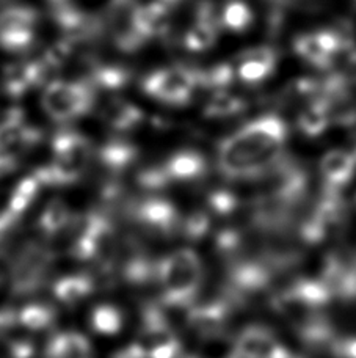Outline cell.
<instances>
[{
  "instance_id": "obj_1",
  "label": "cell",
  "mask_w": 356,
  "mask_h": 358,
  "mask_svg": "<svg viewBox=\"0 0 356 358\" xmlns=\"http://www.w3.org/2000/svg\"><path fill=\"white\" fill-rule=\"evenodd\" d=\"M288 126L276 115H265L225 137L217 148V167L228 179L260 178L281 162Z\"/></svg>"
},
{
  "instance_id": "obj_2",
  "label": "cell",
  "mask_w": 356,
  "mask_h": 358,
  "mask_svg": "<svg viewBox=\"0 0 356 358\" xmlns=\"http://www.w3.org/2000/svg\"><path fill=\"white\" fill-rule=\"evenodd\" d=\"M202 280L201 259L190 248L170 253L157 263V283L165 308H188L198 296Z\"/></svg>"
},
{
  "instance_id": "obj_3",
  "label": "cell",
  "mask_w": 356,
  "mask_h": 358,
  "mask_svg": "<svg viewBox=\"0 0 356 358\" xmlns=\"http://www.w3.org/2000/svg\"><path fill=\"white\" fill-rule=\"evenodd\" d=\"M71 253L80 261H94L101 271L112 273L118 266L119 245L109 215L91 213L73 225Z\"/></svg>"
},
{
  "instance_id": "obj_4",
  "label": "cell",
  "mask_w": 356,
  "mask_h": 358,
  "mask_svg": "<svg viewBox=\"0 0 356 358\" xmlns=\"http://www.w3.org/2000/svg\"><path fill=\"white\" fill-rule=\"evenodd\" d=\"M52 162L35 171L43 185H68L84 176L90 159V145L84 136L71 129L59 131L52 138Z\"/></svg>"
},
{
  "instance_id": "obj_5",
  "label": "cell",
  "mask_w": 356,
  "mask_h": 358,
  "mask_svg": "<svg viewBox=\"0 0 356 358\" xmlns=\"http://www.w3.org/2000/svg\"><path fill=\"white\" fill-rule=\"evenodd\" d=\"M43 107L50 118L68 123L90 112L94 104L93 87L87 82L54 80L43 93Z\"/></svg>"
},
{
  "instance_id": "obj_6",
  "label": "cell",
  "mask_w": 356,
  "mask_h": 358,
  "mask_svg": "<svg viewBox=\"0 0 356 358\" xmlns=\"http://www.w3.org/2000/svg\"><path fill=\"white\" fill-rule=\"evenodd\" d=\"M43 134L25 123L24 113L13 108L0 121V175L8 173L30 150L41 142Z\"/></svg>"
},
{
  "instance_id": "obj_7",
  "label": "cell",
  "mask_w": 356,
  "mask_h": 358,
  "mask_svg": "<svg viewBox=\"0 0 356 358\" xmlns=\"http://www.w3.org/2000/svg\"><path fill=\"white\" fill-rule=\"evenodd\" d=\"M54 264V252L46 245L30 244L17 253L11 266V291L16 296H30L40 291Z\"/></svg>"
},
{
  "instance_id": "obj_8",
  "label": "cell",
  "mask_w": 356,
  "mask_h": 358,
  "mask_svg": "<svg viewBox=\"0 0 356 358\" xmlns=\"http://www.w3.org/2000/svg\"><path fill=\"white\" fill-rule=\"evenodd\" d=\"M127 215L138 228L156 238H171L181 231L182 217L179 210L175 203L161 196H148L132 201L127 206Z\"/></svg>"
},
{
  "instance_id": "obj_9",
  "label": "cell",
  "mask_w": 356,
  "mask_h": 358,
  "mask_svg": "<svg viewBox=\"0 0 356 358\" xmlns=\"http://www.w3.org/2000/svg\"><path fill=\"white\" fill-rule=\"evenodd\" d=\"M198 73L184 66H173L148 74L142 82L143 92L165 104L186 106L198 87Z\"/></svg>"
},
{
  "instance_id": "obj_10",
  "label": "cell",
  "mask_w": 356,
  "mask_h": 358,
  "mask_svg": "<svg viewBox=\"0 0 356 358\" xmlns=\"http://www.w3.org/2000/svg\"><path fill=\"white\" fill-rule=\"evenodd\" d=\"M232 302L228 297L193 303L187 310V327L205 340L223 335V329L231 316Z\"/></svg>"
},
{
  "instance_id": "obj_11",
  "label": "cell",
  "mask_w": 356,
  "mask_h": 358,
  "mask_svg": "<svg viewBox=\"0 0 356 358\" xmlns=\"http://www.w3.org/2000/svg\"><path fill=\"white\" fill-rule=\"evenodd\" d=\"M239 358H294L270 330L250 325L234 341Z\"/></svg>"
},
{
  "instance_id": "obj_12",
  "label": "cell",
  "mask_w": 356,
  "mask_h": 358,
  "mask_svg": "<svg viewBox=\"0 0 356 358\" xmlns=\"http://www.w3.org/2000/svg\"><path fill=\"white\" fill-rule=\"evenodd\" d=\"M161 165L171 185L200 181L209 170L206 157L195 150L176 151L161 162Z\"/></svg>"
},
{
  "instance_id": "obj_13",
  "label": "cell",
  "mask_w": 356,
  "mask_h": 358,
  "mask_svg": "<svg viewBox=\"0 0 356 358\" xmlns=\"http://www.w3.org/2000/svg\"><path fill=\"white\" fill-rule=\"evenodd\" d=\"M157 263L148 252L135 244L132 239L124 248V257L119 261V273L126 283L132 286H146L157 281Z\"/></svg>"
},
{
  "instance_id": "obj_14",
  "label": "cell",
  "mask_w": 356,
  "mask_h": 358,
  "mask_svg": "<svg viewBox=\"0 0 356 358\" xmlns=\"http://www.w3.org/2000/svg\"><path fill=\"white\" fill-rule=\"evenodd\" d=\"M319 169L327 190L341 192L355 176L356 157L344 150H332L322 156Z\"/></svg>"
},
{
  "instance_id": "obj_15",
  "label": "cell",
  "mask_w": 356,
  "mask_h": 358,
  "mask_svg": "<svg viewBox=\"0 0 356 358\" xmlns=\"http://www.w3.org/2000/svg\"><path fill=\"white\" fill-rule=\"evenodd\" d=\"M49 69L40 62L13 63L3 71V90L8 96L19 98L46 79Z\"/></svg>"
},
{
  "instance_id": "obj_16",
  "label": "cell",
  "mask_w": 356,
  "mask_h": 358,
  "mask_svg": "<svg viewBox=\"0 0 356 358\" xmlns=\"http://www.w3.org/2000/svg\"><path fill=\"white\" fill-rule=\"evenodd\" d=\"M140 150L135 143L124 138H110L98 150V161L112 178L123 175L124 171L137 162Z\"/></svg>"
},
{
  "instance_id": "obj_17",
  "label": "cell",
  "mask_w": 356,
  "mask_h": 358,
  "mask_svg": "<svg viewBox=\"0 0 356 358\" xmlns=\"http://www.w3.org/2000/svg\"><path fill=\"white\" fill-rule=\"evenodd\" d=\"M107 126L118 132H131L143 123L144 113L140 107L126 99H110L101 110Z\"/></svg>"
},
{
  "instance_id": "obj_18",
  "label": "cell",
  "mask_w": 356,
  "mask_h": 358,
  "mask_svg": "<svg viewBox=\"0 0 356 358\" xmlns=\"http://www.w3.org/2000/svg\"><path fill=\"white\" fill-rule=\"evenodd\" d=\"M148 358H177L181 355V341L170 325L158 329H143L140 334Z\"/></svg>"
},
{
  "instance_id": "obj_19",
  "label": "cell",
  "mask_w": 356,
  "mask_h": 358,
  "mask_svg": "<svg viewBox=\"0 0 356 358\" xmlns=\"http://www.w3.org/2000/svg\"><path fill=\"white\" fill-rule=\"evenodd\" d=\"M90 341L75 331H63L52 336L46 346V358H91Z\"/></svg>"
},
{
  "instance_id": "obj_20",
  "label": "cell",
  "mask_w": 356,
  "mask_h": 358,
  "mask_svg": "<svg viewBox=\"0 0 356 358\" xmlns=\"http://www.w3.org/2000/svg\"><path fill=\"white\" fill-rule=\"evenodd\" d=\"M276 55L267 48H258L245 55L239 66V78L246 84H258L272 74L275 68Z\"/></svg>"
},
{
  "instance_id": "obj_21",
  "label": "cell",
  "mask_w": 356,
  "mask_h": 358,
  "mask_svg": "<svg viewBox=\"0 0 356 358\" xmlns=\"http://www.w3.org/2000/svg\"><path fill=\"white\" fill-rule=\"evenodd\" d=\"M94 291V283L87 275H69L54 285V296L60 303L73 306L80 303Z\"/></svg>"
},
{
  "instance_id": "obj_22",
  "label": "cell",
  "mask_w": 356,
  "mask_h": 358,
  "mask_svg": "<svg viewBox=\"0 0 356 358\" xmlns=\"http://www.w3.org/2000/svg\"><path fill=\"white\" fill-rule=\"evenodd\" d=\"M73 215L69 210L68 204L60 200V198H54L50 200L46 208L43 209L38 219V229L46 236V238H52V236L60 234L63 229L71 227Z\"/></svg>"
},
{
  "instance_id": "obj_23",
  "label": "cell",
  "mask_w": 356,
  "mask_h": 358,
  "mask_svg": "<svg viewBox=\"0 0 356 358\" xmlns=\"http://www.w3.org/2000/svg\"><path fill=\"white\" fill-rule=\"evenodd\" d=\"M332 113L327 101H313L298 117V129L306 137H319L328 129Z\"/></svg>"
},
{
  "instance_id": "obj_24",
  "label": "cell",
  "mask_w": 356,
  "mask_h": 358,
  "mask_svg": "<svg viewBox=\"0 0 356 358\" xmlns=\"http://www.w3.org/2000/svg\"><path fill=\"white\" fill-rule=\"evenodd\" d=\"M57 311L52 305L36 302L27 303L17 311V322L25 331H43L52 327Z\"/></svg>"
},
{
  "instance_id": "obj_25",
  "label": "cell",
  "mask_w": 356,
  "mask_h": 358,
  "mask_svg": "<svg viewBox=\"0 0 356 358\" xmlns=\"http://www.w3.org/2000/svg\"><path fill=\"white\" fill-rule=\"evenodd\" d=\"M90 325L99 335H118L124 325L123 311L110 303L94 306L90 315Z\"/></svg>"
},
{
  "instance_id": "obj_26",
  "label": "cell",
  "mask_w": 356,
  "mask_h": 358,
  "mask_svg": "<svg viewBox=\"0 0 356 358\" xmlns=\"http://www.w3.org/2000/svg\"><path fill=\"white\" fill-rule=\"evenodd\" d=\"M41 187H43V182L35 173L21 179L11 192L6 209H8L11 214H15L16 217H21L25 210L31 206V203L35 201V198L38 196V194H40Z\"/></svg>"
},
{
  "instance_id": "obj_27",
  "label": "cell",
  "mask_w": 356,
  "mask_h": 358,
  "mask_svg": "<svg viewBox=\"0 0 356 358\" xmlns=\"http://www.w3.org/2000/svg\"><path fill=\"white\" fill-rule=\"evenodd\" d=\"M246 102L240 96L231 94L228 92H218L214 94L205 107V117L218 120L236 117L240 112H244Z\"/></svg>"
},
{
  "instance_id": "obj_28",
  "label": "cell",
  "mask_w": 356,
  "mask_h": 358,
  "mask_svg": "<svg viewBox=\"0 0 356 358\" xmlns=\"http://www.w3.org/2000/svg\"><path fill=\"white\" fill-rule=\"evenodd\" d=\"M295 50L302 59L308 60L311 65L323 68L328 66L329 62H332V55H329L327 52V49L323 48V44L320 43L317 34L303 35L300 38H297Z\"/></svg>"
},
{
  "instance_id": "obj_29",
  "label": "cell",
  "mask_w": 356,
  "mask_h": 358,
  "mask_svg": "<svg viewBox=\"0 0 356 358\" xmlns=\"http://www.w3.org/2000/svg\"><path fill=\"white\" fill-rule=\"evenodd\" d=\"M212 227V214L207 213V210H201L196 209L193 213H190L186 219H182L181 223V234L186 238L187 241H201L202 238H206L211 231Z\"/></svg>"
},
{
  "instance_id": "obj_30",
  "label": "cell",
  "mask_w": 356,
  "mask_h": 358,
  "mask_svg": "<svg viewBox=\"0 0 356 358\" xmlns=\"http://www.w3.org/2000/svg\"><path fill=\"white\" fill-rule=\"evenodd\" d=\"M251 10L240 0L230 2L221 13V24L232 31H244L251 24Z\"/></svg>"
},
{
  "instance_id": "obj_31",
  "label": "cell",
  "mask_w": 356,
  "mask_h": 358,
  "mask_svg": "<svg viewBox=\"0 0 356 358\" xmlns=\"http://www.w3.org/2000/svg\"><path fill=\"white\" fill-rule=\"evenodd\" d=\"M215 38V25L206 22H196L186 35V48L192 52H202L209 48L214 46Z\"/></svg>"
},
{
  "instance_id": "obj_32",
  "label": "cell",
  "mask_w": 356,
  "mask_h": 358,
  "mask_svg": "<svg viewBox=\"0 0 356 358\" xmlns=\"http://www.w3.org/2000/svg\"><path fill=\"white\" fill-rule=\"evenodd\" d=\"M2 344L8 358H34L36 354V344L24 329L16 330Z\"/></svg>"
},
{
  "instance_id": "obj_33",
  "label": "cell",
  "mask_w": 356,
  "mask_h": 358,
  "mask_svg": "<svg viewBox=\"0 0 356 358\" xmlns=\"http://www.w3.org/2000/svg\"><path fill=\"white\" fill-rule=\"evenodd\" d=\"M34 43V27L0 29V46L8 50H24Z\"/></svg>"
},
{
  "instance_id": "obj_34",
  "label": "cell",
  "mask_w": 356,
  "mask_h": 358,
  "mask_svg": "<svg viewBox=\"0 0 356 358\" xmlns=\"http://www.w3.org/2000/svg\"><path fill=\"white\" fill-rule=\"evenodd\" d=\"M207 206H209V213L212 215H230L239 206V198L236 194H232L230 190L225 189H218L214 190L209 194L207 196Z\"/></svg>"
},
{
  "instance_id": "obj_35",
  "label": "cell",
  "mask_w": 356,
  "mask_h": 358,
  "mask_svg": "<svg viewBox=\"0 0 356 358\" xmlns=\"http://www.w3.org/2000/svg\"><path fill=\"white\" fill-rule=\"evenodd\" d=\"M127 79H129V74L118 66L98 68L93 74V84L104 90H118L124 87Z\"/></svg>"
},
{
  "instance_id": "obj_36",
  "label": "cell",
  "mask_w": 356,
  "mask_h": 358,
  "mask_svg": "<svg viewBox=\"0 0 356 358\" xmlns=\"http://www.w3.org/2000/svg\"><path fill=\"white\" fill-rule=\"evenodd\" d=\"M35 22V11L25 8V6H11V8L0 13V29L34 27Z\"/></svg>"
},
{
  "instance_id": "obj_37",
  "label": "cell",
  "mask_w": 356,
  "mask_h": 358,
  "mask_svg": "<svg viewBox=\"0 0 356 358\" xmlns=\"http://www.w3.org/2000/svg\"><path fill=\"white\" fill-rule=\"evenodd\" d=\"M234 79V71L230 65H218L209 71L200 74L198 73V84L209 88H226Z\"/></svg>"
},
{
  "instance_id": "obj_38",
  "label": "cell",
  "mask_w": 356,
  "mask_h": 358,
  "mask_svg": "<svg viewBox=\"0 0 356 358\" xmlns=\"http://www.w3.org/2000/svg\"><path fill=\"white\" fill-rule=\"evenodd\" d=\"M242 238L236 229H221L215 238V247L220 255H232L239 250Z\"/></svg>"
},
{
  "instance_id": "obj_39",
  "label": "cell",
  "mask_w": 356,
  "mask_h": 358,
  "mask_svg": "<svg viewBox=\"0 0 356 358\" xmlns=\"http://www.w3.org/2000/svg\"><path fill=\"white\" fill-rule=\"evenodd\" d=\"M332 350L338 358H356V336L339 338L333 341Z\"/></svg>"
},
{
  "instance_id": "obj_40",
  "label": "cell",
  "mask_w": 356,
  "mask_h": 358,
  "mask_svg": "<svg viewBox=\"0 0 356 358\" xmlns=\"http://www.w3.org/2000/svg\"><path fill=\"white\" fill-rule=\"evenodd\" d=\"M112 358H148V354H146V349L143 346L142 340L137 338L135 341L127 344L126 348L119 349Z\"/></svg>"
},
{
  "instance_id": "obj_41",
  "label": "cell",
  "mask_w": 356,
  "mask_h": 358,
  "mask_svg": "<svg viewBox=\"0 0 356 358\" xmlns=\"http://www.w3.org/2000/svg\"><path fill=\"white\" fill-rule=\"evenodd\" d=\"M158 2H162L165 6H171V5H176V3H179L181 0H158Z\"/></svg>"
},
{
  "instance_id": "obj_42",
  "label": "cell",
  "mask_w": 356,
  "mask_h": 358,
  "mask_svg": "<svg viewBox=\"0 0 356 358\" xmlns=\"http://www.w3.org/2000/svg\"><path fill=\"white\" fill-rule=\"evenodd\" d=\"M177 358H200L198 354H181Z\"/></svg>"
},
{
  "instance_id": "obj_43",
  "label": "cell",
  "mask_w": 356,
  "mask_h": 358,
  "mask_svg": "<svg viewBox=\"0 0 356 358\" xmlns=\"http://www.w3.org/2000/svg\"><path fill=\"white\" fill-rule=\"evenodd\" d=\"M355 157H356V151H355Z\"/></svg>"
}]
</instances>
